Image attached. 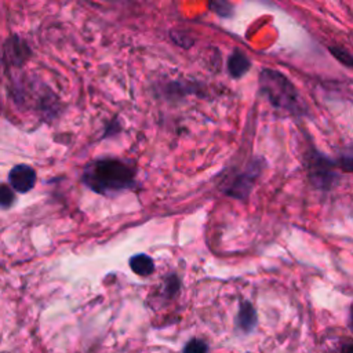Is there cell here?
Segmentation results:
<instances>
[{"instance_id": "1", "label": "cell", "mask_w": 353, "mask_h": 353, "mask_svg": "<svg viewBox=\"0 0 353 353\" xmlns=\"http://www.w3.org/2000/svg\"><path fill=\"white\" fill-rule=\"evenodd\" d=\"M83 182L99 194H114L134 186L135 170L119 159H99L87 164Z\"/></svg>"}, {"instance_id": "2", "label": "cell", "mask_w": 353, "mask_h": 353, "mask_svg": "<svg viewBox=\"0 0 353 353\" xmlns=\"http://www.w3.org/2000/svg\"><path fill=\"white\" fill-rule=\"evenodd\" d=\"M259 87L268 101L277 109L292 116L306 114V105L291 80L273 69H263L259 74Z\"/></svg>"}, {"instance_id": "3", "label": "cell", "mask_w": 353, "mask_h": 353, "mask_svg": "<svg viewBox=\"0 0 353 353\" xmlns=\"http://www.w3.org/2000/svg\"><path fill=\"white\" fill-rule=\"evenodd\" d=\"M335 159L312 149L306 154V171L312 185L321 190H331L338 186L341 176Z\"/></svg>"}, {"instance_id": "4", "label": "cell", "mask_w": 353, "mask_h": 353, "mask_svg": "<svg viewBox=\"0 0 353 353\" xmlns=\"http://www.w3.org/2000/svg\"><path fill=\"white\" fill-rule=\"evenodd\" d=\"M8 183L14 190L26 193L36 185V171L28 164H17L8 172Z\"/></svg>"}, {"instance_id": "5", "label": "cell", "mask_w": 353, "mask_h": 353, "mask_svg": "<svg viewBox=\"0 0 353 353\" xmlns=\"http://www.w3.org/2000/svg\"><path fill=\"white\" fill-rule=\"evenodd\" d=\"M255 168H258V165H251L247 171H244L243 174L237 175L233 182L229 183L226 193L230 196H234L237 199H243L247 197L251 188H252V182L255 179V176L258 175V171H255Z\"/></svg>"}, {"instance_id": "6", "label": "cell", "mask_w": 353, "mask_h": 353, "mask_svg": "<svg viewBox=\"0 0 353 353\" xmlns=\"http://www.w3.org/2000/svg\"><path fill=\"white\" fill-rule=\"evenodd\" d=\"M250 68H251V62L244 52L234 50L230 54V57L228 59V70L232 74V77H234V79L241 77L243 74H245L250 70Z\"/></svg>"}, {"instance_id": "7", "label": "cell", "mask_w": 353, "mask_h": 353, "mask_svg": "<svg viewBox=\"0 0 353 353\" xmlns=\"http://www.w3.org/2000/svg\"><path fill=\"white\" fill-rule=\"evenodd\" d=\"M237 324L245 332L252 331L256 324V312L248 301H244L240 305L239 314H237Z\"/></svg>"}, {"instance_id": "8", "label": "cell", "mask_w": 353, "mask_h": 353, "mask_svg": "<svg viewBox=\"0 0 353 353\" xmlns=\"http://www.w3.org/2000/svg\"><path fill=\"white\" fill-rule=\"evenodd\" d=\"M130 268L138 276H150L154 272V262L146 254H137L130 258Z\"/></svg>"}, {"instance_id": "9", "label": "cell", "mask_w": 353, "mask_h": 353, "mask_svg": "<svg viewBox=\"0 0 353 353\" xmlns=\"http://www.w3.org/2000/svg\"><path fill=\"white\" fill-rule=\"evenodd\" d=\"M336 165L343 172H353V143H347L339 149L335 157Z\"/></svg>"}, {"instance_id": "10", "label": "cell", "mask_w": 353, "mask_h": 353, "mask_svg": "<svg viewBox=\"0 0 353 353\" xmlns=\"http://www.w3.org/2000/svg\"><path fill=\"white\" fill-rule=\"evenodd\" d=\"M328 51L339 63H342L346 68L353 69V54L349 52L346 48L335 44V46H328Z\"/></svg>"}, {"instance_id": "11", "label": "cell", "mask_w": 353, "mask_h": 353, "mask_svg": "<svg viewBox=\"0 0 353 353\" xmlns=\"http://www.w3.org/2000/svg\"><path fill=\"white\" fill-rule=\"evenodd\" d=\"M207 352H208V345L199 338L190 339L183 347V353H207Z\"/></svg>"}, {"instance_id": "12", "label": "cell", "mask_w": 353, "mask_h": 353, "mask_svg": "<svg viewBox=\"0 0 353 353\" xmlns=\"http://www.w3.org/2000/svg\"><path fill=\"white\" fill-rule=\"evenodd\" d=\"M14 201H15L14 192L7 185H3L1 189H0V203H1V207L6 210V208L11 207V204Z\"/></svg>"}, {"instance_id": "13", "label": "cell", "mask_w": 353, "mask_h": 353, "mask_svg": "<svg viewBox=\"0 0 353 353\" xmlns=\"http://www.w3.org/2000/svg\"><path fill=\"white\" fill-rule=\"evenodd\" d=\"M211 7H212V8H216V10H215V12H218V14H219V15H222V17H228V15H230L232 6H230V4H228V3H225V1H222V3H212V4H211Z\"/></svg>"}, {"instance_id": "14", "label": "cell", "mask_w": 353, "mask_h": 353, "mask_svg": "<svg viewBox=\"0 0 353 353\" xmlns=\"http://www.w3.org/2000/svg\"><path fill=\"white\" fill-rule=\"evenodd\" d=\"M342 353H353V342L345 345L342 349Z\"/></svg>"}, {"instance_id": "15", "label": "cell", "mask_w": 353, "mask_h": 353, "mask_svg": "<svg viewBox=\"0 0 353 353\" xmlns=\"http://www.w3.org/2000/svg\"><path fill=\"white\" fill-rule=\"evenodd\" d=\"M349 320H350V325L353 328V303L350 305V310H349Z\"/></svg>"}]
</instances>
